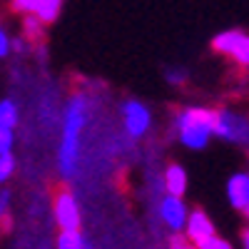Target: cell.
Returning <instances> with one entry per match:
<instances>
[{
  "label": "cell",
  "instance_id": "ffe728a7",
  "mask_svg": "<svg viewBox=\"0 0 249 249\" xmlns=\"http://www.w3.org/2000/svg\"><path fill=\"white\" fill-rule=\"evenodd\" d=\"M184 77H187V72H184V70H167V80L172 82V85H182Z\"/></svg>",
  "mask_w": 249,
  "mask_h": 249
},
{
  "label": "cell",
  "instance_id": "9c48e42d",
  "mask_svg": "<svg viewBox=\"0 0 249 249\" xmlns=\"http://www.w3.org/2000/svg\"><path fill=\"white\" fill-rule=\"evenodd\" d=\"M184 234H187V239H190L195 247L202 244L204 239H210V237L214 234V224H212L210 214H207L204 210L190 212V217H187V224H184Z\"/></svg>",
  "mask_w": 249,
  "mask_h": 249
},
{
  "label": "cell",
  "instance_id": "9a60e30c",
  "mask_svg": "<svg viewBox=\"0 0 249 249\" xmlns=\"http://www.w3.org/2000/svg\"><path fill=\"white\" fill-rule=\"evenodd\" d=\"M15 135L10 127H0V155H13Z\"/></svg>",
  "mask_w": 249,
  "mask_h": 249
},
{
  "label": "cell",
  "instance_id": "ba28073f",
  "mask_svg": "<svg viewBox=\"0 0 249 249\" xmlns=\"http://www.w3.org/2000/svg\"><path fill=\"white\" fill-rule=\"evenodd\" d=\"M160 217L164 219V224H167L172 232H182L184 224H187V217H190V210H187V204L182 202V197L164 195L162 202H160Z\"/></svg>",
  "mask_w": 249,
  "mask_h": 249
},
{
  "label": "cell",
  "instance_id": "5bb4252c",
  "mask_svg": "<svg viewBox=\"0 0 249 249\" xmlns=\"http://www.w3.org/2000/svg\"><path fill=\"white\" fill-rule=\"evenodd\" d=\"M43 25L45 23H40L37 18H33V15H28L25 18V40H30V43H40L45 35H43Z\"/></svg>",
  "mask_w": 249,
  "mask_h": 249
},
{
  "label": "cell",
  "instance_id": "8992f818",
  "mask_svg": "<svg viewBox=\"0 0 249 249\" xmlns=\"http://www.w3.org/2000/svg\"><path fill=\"white\" fill-rule=\"evenodd\" d=\"M122 120H124V130L132 137H142L150 130L152 124V115L147 110V105H142L140 100H127L122 105Z\"/></svg>",
  "mask_w": 249,
  "mask_h": 249
},
{
  "label": "cell",
  "instance_id": "52a82bcc",
  "mask_svg": "<svg viewBox=\"0 0 249 249\" xmlns=\"http://www.w3.org/2000/svg\"><path fill=\"white\" fill-rule=\"evenodd\" d=\"M60 8H62V0H13L15 13L33 15L40 23H53L60 15Z\"/></svg>",
  "mask_w": 249,
  "mask_h": 249
},
{
  "label": "cell",
  "instance_id": "d6986e66",
  "mask_svg": "<svg viewBox=\"0 0 249 249\" xmlns=\"http://www.w3.org/2000/svg\"><path fill=\"white\" fill-rule=\"evenodd\" d=\"M8 207H10V192H0V222L8 219Z\"/></svg>",
  "mask_w": 249,
  "mask_h": 249
},
{
  "label": "cell",
  "instance_id": "8fae6325",
  "mask_svg": "<svg viewBox=\"0 0 249 249\" xmlns=\"http://www.w3.org/2000/svg\"><path fill=\"white\" fill-rule=\"evenodd\" d=\"M162 179H164L162 184H164V190H167V195L182 197L187 192V170L182 167V164H177V162L167 164V170H164Z\"/></svg>",
  "mask_w": 249,
  "mask_h": 249
},
{
  "label": "cell",
  "instance_id": "44dd1931",
  "mask_svg": "<svg viewBox=\"0 0 249 249\" xmlns=\"http://www.w3.org/2000/svg\"><path fill=\"white\" fill-rule=\"evenodd\" d=\"M172 249H197V247H195L192 242H184L182 237H177V239L172 242Z\"/></svg>",
  "mask_w": 249,
  "mask_h": 249
},
{
  "label": "cell",
  "instance_id": "7a4b0ae2",
  "mask_svg": "<svg viewBox=\"0 0 249 249\" xmlns=\"http://www.w3.org/2000/svg\"><path fill=\"white\" fill-rule=\"evenodd\" d=\"M177 140L187 150H204L214 137V110L210 107H182L175 117Z\"/></svg>",
  "mask_w": 249,
  "mask_h": 249
},
{
  "label": "cell",
  "instance_id": "6da1fadb",
  "mask_svg": "<svg viewBox=\"0 0 249 249\" xmlns=\"http://www.w3.org/2000/svg\"><path fill=\"white\" fill-rule=\"evenodd\" d=\"M85 120H88V100L82 95H75L65 107L62 140H60V152H57V167L65 179H70L77 170L80 137H82V130H85Z\"/></svg>",
  "mask_w": 249,
  "mask_h": 249
},
{
  "label": "cell",
  "instance_id": "7402d4cb",
  "mask_svg": "<svg viewBox=\"0 0 249 249\" xmlns=\"http://www.w3.org/2000/svg\"><path fill=\"white\" fill-rule=\"evenodd\" d=\"M242 244H244V249H249V230L242 232Z\"/></svg>",
  "mask_w": 249,
  "mask_h": 249
},
{
  "label": "cell",
  "instance_id": "2e32d148",
  "mask_svg": "<svg viewBox=\"0 0 249 249\" xmlns=\"http://www.w3.org/2000/svg\"><path fill=\"white\" fill-rule=\"evenodd\" d=\"M15 172V157L13 155H0V182H5Z\"/></svg>",
  "mask_w": 249,
  "mask_h": 249
},
{
  "label": "cell",
  "instance_id": "4fadbf2b",
  "mask_svg": "<svg viewBox=\"0 0 249 249\" xmlns=\"http://www.w3.org/2000/svg\"><path fill=\"white\" fill-rule=\"evenodd\" d=\"M57 249H85L80 232H60L57 237Z\"/></svg>",
  "mask_w": 249,
  "mask_h": 249
},
{
  "label": "cell",
  "instance_id": "277c9868",
  "mask_svg": "<svg viewBox=\"0 0 249 249\" xmlns=\"http://www.w3.org/2000/svg\"><path fill=\"white\" fill-rule=\"evenodd\" d=\"M212 50L234 60L239 68H249V33L244 30H222L212 37Z\"/></svg>",
  "mask_w": 249,
  "mask_h": 249
},
{
  "label": "cell",
  "instance_id": "e0dca14e",
  "mask_svg": "<svg viewBox=\"0 0 249 249\" xmlns=\"http://www.w3.org/2000/svg\"><path fill=\"white\" fill-rule=\"evenodd\" d=\"M197 249H234L227 239H222V237H217V234H212L210 239H204L202 244H197Z\"/></svg>",
  "mask_w": 249,
  "mask_h": 249
},
{
  "label": "cell",
  "instance_id": "cb8c5ba5",
  "mask_svg": "<svg viewBox=\"0 0 249 249\" xmlns=\"http://www.w3.org/2000/svg\"><path fill=\"white\" fill-rule=\"evenodd\" d=\"M85 249H92V247H85Z\"/></svg>",
  "mask_w": 249,
  "mask_h": 249
},
{
  "label": "cell",
  "instance_id": "5b68a950",
  "mask_svg": "<svg viewBox=\"0 0 249 249\" xmlns=\"http://www.w3.org/2000/svg\"><path fill=\"white\" fill-rule=\"evenodd\" d=\"M53 212H55V222L60 227V232H80V207L70 190L55 192Z\"/></svg>",
  "mask_w": 249,
  "mask_h": 249
},
{
  "label": "cell",
  "instance_id": "603a6c76",
  "mask_svg": "<svg viewBox=\"0 0 249 249\" xmlns=\"http://www.w3.org/2000/svg\"><path fill=\"white\" fill-rule=\"evenodd\" d=\"M242 212H244V217H247V219H249V204H247V207H244V210H242Z\"/></svg>",
  "mask_w": 249,
  "mask_h": 249
},
{
  "label": "cell",
  "instance_id": "30bf717a",
  "mask_svg": "<svg viewBox=\"0 0 249 249\" xmlns=\"http://www.w3.org/2000/svg\"><path fill=\"white\" fill-rule=\"evenodd\" d=\"M227 199L239 212L249 204V172H234L227 179Z\"/></svg>",
  "mask_w": 249,
  "mask_h": 249
},
{
  "label": "cell",
  "instance_id": "ac0fdd59",
  "mask_svg": "<svg viewBox=\"0 0 249 249\" xmlns=\"http://www.w3.org/2000/svg\"><path fill=\"white\" fill-rule=\"evenodd\" d=\"M10 50H13V37H10L3 28H0V60L8 57V55H10Z\"/></svg>",
  "mask_w": 249,
  "mask_h": 249
},
{
  "label": "cell",
  "instance_id": "3957f363",
  "mask_svg": "<svg viewBox=\"0 0 249 249\" xmlns=\"http://www.w3.org/2000/svg\"><path fill=\"white\" fill-rule=\"evenodd\" d=\"M214 135L224 142L249 147V117L234 110H214Z\"/></svg>",
  "mask_w": 249,
  "mask_h": 249
},
{
  "label": "cell",
  "instance_id": "7c38bea8",
  "mask_svg": "<svg viewBox=\"0 0 249 249\" xmlns=\"http://www.w3.org/2000/svg\"><path fill=\"white\" fill-rule=\"evenodd\" d=\"M18 124V107L13 100H0V127H15Z\"/></svg>",
  "mask_w": 249,
  "mask_h": 249
}]
</instances>
